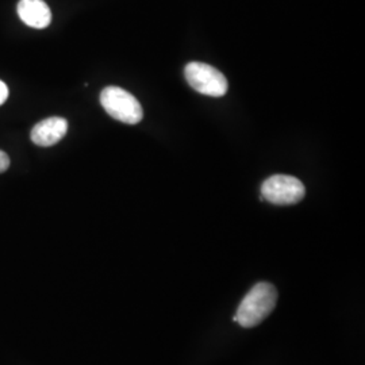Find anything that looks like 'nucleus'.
I'll return each instance as SVG.
<instances>
[{
	"mask_svg": "<svg viewBox=\"0 0 365 365\" xmlns=\"http://www.w3.org/2000/svg\"><path fill=\"white\" fill-rule=\"evenodd\" d=\"M276 303V287L271 283L261 282L252 288L245 298L241 300L233 319L242 327H257L274 312Z\"/></svg>",
	"mask_w": 365,
	"mask_h": 365,
	"instance_id": "1",
	"label": "nucleus"
},
{
	"mask_svg": "<svg viewBox=\"0 0 365 365\" xmlns=\"http://www.w3.org/2000/svg\"><path fill=\"white\" fill-rule=\"evenodd\" d=\"M101 103L110 117L128 125H135L144 117L140 102L130 92L119 87L105 88L101 93Z\"/></svg>",
	"mask_w": 365,
	"mask_h": 365,
	"instance_id": "2",
	"label": "nucleus"
},
{
	"mask_svg": "<svg viewBox=\"0 0 365 365\" xmlns=\"http://www.w3.org/2000/svg\"><path fill=\"white\" fill-rule=\"evenodd\" d=\"M306 188L299 179L287 175H274L261 185V197L277 206L297 205L304 197Z\"/></svg>",
	"mask_w": 365,
	"mask_h": 365,
	"instance_id": "3",
	"label": "nucleus"
},
{
	"mask_svg": "<svg viewBox=\"0 0 365 365\" xmlns=\"http://www.w3.org/2000/svg\"><path fill=\"white\" fill-rule=\"evenodd\" d=\"M188 84L195 91L212 98H221L227 92V80L214 66L205 63H190L184 71Z\"/></svg>",
	"mask_w": 365,
	"mask_h": 365,
	"instance_id": "4",
	"label": "nucleus"
},
{
	"mask_svg": "<svg viewBox=\"0 0 365 365\" xmlns=\"http://www.w3.org/2000/svg\"><path fill=\"white\" fill-rule=\"evenodd\" d=\"M66 131L68 122L66 118H48L33 128L31 141L38 146H53L66 137Z\"/></svg>",
	"mask_w": 365,
	"mask_h": 365,
	"instance_id": "5",
	"label": "nucleus"
},
{
	"mask_svg": "<svg viewBox=\"0 0 365 365\" xmlns=\"http://www.w3.org/2000/svg\"><path fill=\"white\" fill-rule=\"evenodd\" d=\"M18 15L24 24L33 29H45L52 22V13L43 0H21Z\"/></svg>",
	"mask_w": 365,
	"mask_h": 365,
	"instance_id": "6",
	"label": "nucleus"
},
{
	"mask_svg": "<svg viewBox=\"0 0 365 365\" xmlns=\"http://www.w3.org/2000/svg\"><path fill=\"white\" fill-rule=\"evenodd\" d=\"M10 167V157L7 156V153H4L3 150H0V173L6 172Z\"/></svg>",
	"mask_w": 365,
	"mask_h": 365,
	"instance_id": "7",
	"label": "nucleus"
},
{
	"mask_svg": "<svg viewBox=\"0 0 365 365\" xmlns=\"http://www.w3.org/2000/svg\"><path fill=\"white\" fill-rule=\"evenodd\" d=\"M9 98V88L7 86L0 80V106L3 105Z\"/></svg>",
	"mask_w": 365,
	"mask_h": 365,
	"instance_id": "8",
	"label": "nucleus"
}]
</instances>
